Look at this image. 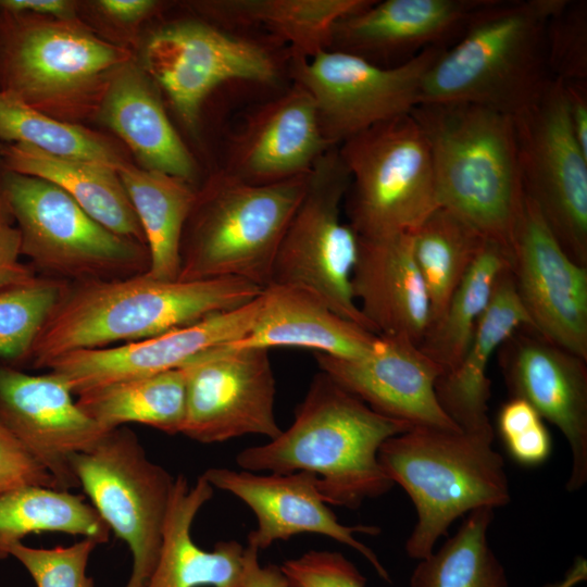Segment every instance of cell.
<instances>
[{
    "label": "cell",
    "mask_w": 587,
    "mask_h": 587,
    "mask_svg": "<svg viewBox=\"0 0 587 587\" xmlns=\"http://www.w3.org/2000/svg\"><path fill=\"white\" fill-rule=\"evenodd\" d=\"M587 579V560L577 557L565 575L555 582L546 583L541 587H575Z\"/></svg>",
    "instance_id": "681fc988"
},
{
    "label": "cell",
    "mask_w": 587,
    "mask_h": 587,
    "mask_svg": "<svg viewBox=\"0 0 587 587\" xmlns=\"http://www.w3.org/2000/svg\"><path fill=\"white\" fill-rule=\"evenodd\" d=\"M214 488L199 476L193 485L174 478L157 565L146 587H242L245 549L235 539L204 550L192 539L191 526Z\"/></svg>",
    "instance_id": "4316f807"
},
{
    "label": "cell",
    "mask_w": 587,
    "mask_h": 587,
    "mask_svg": "<svg viewBox=\"0 0 587 587\" xmlns=\"http://www.w3.org/2000/svg\"><path fill=\"white\" fill-rule=\"evenodd\" d=\"M97 120L118 137L140 167L195 185L196 161L172 125L158 87L134 60L112 78Z\"/></svg>",
    "instance_id": "d4e9b609"
},
{
    "label": "cell",
    "mask_w": 587,
    "mask_h": 587,
    "mask_svg": "<svg viewBox=\"0 0 587 587\" xmlns=\"http://www.w3.org/2000/svg\"><path fill=\"white\" fill-rule=\"evenodd\" d=\"M487 240L445 208L435 210L413 233L414 259L429 299V324L444 313Z\"/></svg>",
    "instance_id": "d590c367"
},
{
    "label": "cell",
    "mask_w": 587,
    "mask_h": 587,
    "mask_svg": "<svg viewBox=\"0 0 587 587\" xmlns=\"http://www.w3.org/2000/svg\"><path fill=\"white\" fill-rule=\"evenodd\" d=\"M314 358L322 372L379 414L412 427L461 428L436 395L441 367L407 338L377 335L370 352L357 359Z\"/></svg>",
    "instance_id": "44dd1931"
},
{
    "label": "cell",
    "mask_w": 587,
    "mask_h": 587,
    "mask_svg": "<svg viewBox=\"0 0 587 587\" xmlns=\"http://www.w3.org/2000/svg\"><path fill=\"white\" fill-rule=\"evenodd\" d=\"M0 9L64 21H79L77 4L68 0H0Z\"/></svg>",
    "instance_id": "c3c4849f"
},
{
    "label": "cell",
    "mask_w": 587,
    "mask_h": 587,
    "mask_svg": "<svg viewBox=\"0 0 587 587\" xmlns=\"http://www.w3.org/2000/svg\"><path fill=\"white\" fill-rule=\"evenodd\" d=\"M351 286L374 334L420 345L429 325L430 305L414 259L413 233L359 237Z\"/></svg>",
    "instance_id": "cb8c5ba5"
},
{
    "label": "cell",
    "mask_w": 587,
    "mask_h": 587,
    "mask_svg": "<svg viewBox=\"0 0 587 587\" xmlns=\"http://www.w3.org/2000/svg\"><path fill=\"white\" fill-rule=\"evenodd\" d=\"M93 5L107 20L121 26H135L152 15L161 4L153 0H99Z\"/></svg>",
    "instance_id": "f6af8a7d"
},
{
    "label": "cell",
    "mask_w": 587,
    "mask_h": 587,
    "mask_svg": "<svg viewBox=\"0 0 587 587\" xmlns=\"http://www.w3.org/2000/svg\"><path fill=\"white\" fill-rule=\"evenodd\" d=\"M547 65L552 78L586 82L587 4L566 0L550 18L546 33Z\"/></svg>",
    "instance_id": "f35d334b"
},
{
    "label": "cell",
    "mask_w": 587,
    "mask_h": 587,
    "mask_svg": "<svg viewBox=\"0 0 587 587\" xmlns=\"http://www.w3.org/2000/svg\"><path fill=\"white\" fill-rule=\"evenodd\" d=\"M411 427L377 413L320 371L291 425L267 444L240 450L236 463L250 472H311L327 504L355 510L392 488L378 451L388 438Z\"/></svg>",
    "instance_id": "7a4b0ae2"
},
{
    "label": "cell",
    "mask_w": 587,
    "mask_h": 587,
    "mask_svg": "<svg viewBox=\"0 0 587 587\" xmlns=\"http://www.w3.org/2000/svg\"><path fill=\"white\" fill-rule=\"evenodd\" d=\"M242 587H288L280 565H261L259 550L247 545L243 555Z\"/></svg>",
    "instance_id": "bcb514c9"
},
{
    "label": "cell",
    "mask_w": 587,
    "mask_h": 587,
    "mask_svg": "<svg viewBox=\"0 0 587 587\" xmlns=\"http://www.w3.org/2000/svg\"><path fill=\"white\" fill-rule=\"evenodd\" d=\"M0 197L21 236L22 255L70 284L125 278L148 271V247L92 218L54 184L0 167Z\"/></svg>",
    "instance_id": "ba28073f"
},
{
    "label": "cell",
    "mask_w": 587,
    "mask_h": 587,
    "mask_svg": "<svg viewBox=\"0 0 587 587\" xmlns=\"http://www.w3.org/2000/svg\"><path fill=\"white\" fill-rule=\"evenodd\" d=\"M337 148L350 176L342 209L359 237L414 233L440 208L428 143L411 113Z\"/></svg>",
    "instance_id": "9c48e42d"
},
{
    "label": "cell",
    "mask_w": 587,
    "mask_h": 587,
    "mask_svg": "<svg viewBox=\"0 0 587 587\" xmlns=\"http://www.w3.org/2000/svg\"><path fill=\"white\" fill-rule=\"evenodd\" d=\"M569 122L573 134L587 154V86L586 82H564Z\"/></svg>",
    "instance_id": "7dc6e473"
},
{
    "label": "cell",
    "mask_w": 587,
    "mask_h": 587,
    "mask_svg": "<svg viewBox=\"0 0 587 587\" xmlns=\"http://www.w3.org/2000/svg\"><path fill=\"white\" fill-rule=\"evenodd\" d=\"M28 485L58 488L51 474L0 424V495Z\"/></svg>",
    "instance_id": "7bdbcfd3"
},
{
    "label": "cell",
    "mask_w": 587,
    "mask_h": 587,
    "mask_svg": "<svg viewBox=\"0 0 587 587\" xmlns=\"http://www.w3.org/2000/svg\"><path fill=\"white\" fill-rule=\"evenodd\" d=\"M497 427L510 457L521 465L538 466L552 451L542 417L525 400L511 397L498 413Z\"/></svg>",
    "instance_id": "60d3db41"
},
{
    "label": "cell",
    "mask_w": 587,
    "mask_h": 587,
    "mask_svg": "<svg viewBox=\"0 0 587 587\" xmlns=\"http://www.w3.org/2000/svg\"><path fill=\"white\" fill-rule=\"evenodd\" d=\"M566 0H485L425 73L420 102L471 103L512 117L553 79L546 33Z\"/></svg>",
    "instance_id": "3957f363"
},
{
    "label": "cell",
    "mask_w": 587,
    "mask_h": 587,
    "mask_svg": "<svg viewBox=\"0 0 587 587\" xmlns=\"http://www.w3.org/2000/svg\"><path fill=\"white\" fill-rule=\"evenodd\" d=\"M21 255L20 232L0 197V289L26 282L36 275L21 262Z\"/></svg>",
    "instance_id": "ee69618b"
},
{
    "label": "cell",
    "mask_w": 587,
    "mask_h": 587,
    "mask_svg": "<svg viewBox=\"0 0 587 587\" xmlns=\"http://www.w3.org/2000/svg\"><path fill=\"white\" fill-rule=\"evenodd\" d=\"M310 173L266 185L249 184L225 170L209 176L197 186L185 222L178 280L235 277L267 287Z\"/></svg>",
    "instance_id": "52a82bcc"
},
{
    "label": "cell",
    "mask_w": 587,
    "mask_h": 587,
    "mask_svg": "<svg viewBox=\"0 0 587 587\" xmlns=\"http://www.w3.org/2000/svg\"><path fill=\"white\" fill-rule=\"evenodd\" d=\"M494 436V428L413 426L382 445L383 471L405 490L416 511L404 546L411 559L430 555L460 516L510 502L504 461L492 448Z\"/></svg>",
    "instance_id": "5b68a950"
},
{
    "label": "cell",
    "mask_w": 587,
    "mask_h": 587,
    "mask_svg": "<svg viewBox=\"0 0 587 587\" xmlns=\"http://www.w3.org/2000/svg\"><path fill=\"white\" fill-rule=\"evenodd\" d=\"M129 48L100 38L86 23L0 9V90L57 120H97Z\"/></svg>",
    "instance_id": "8992f818"
},
{
    "label": "cell",
    "mask_w": 587,
    "mask_h": 587,
    "mask_svg": "<svg viewBox=\"0 0 587 587\" xmlns=\"http://www.w3.org/2000/svg\"><path fill=\"white\" fill-rule=\"evenodd\" d=\"M445 48H428L390 66L325 50L311 59L290 58L289 71L313 98L324 138L338 147L376 124L411 113L425 73Z\"/></svg>",
    "instance_id": "5bb4252c"
},
{
    "label": "cell",
    "mask_w": 587,
    "mask_h": 587,
    "mask_svg": "<svg viewBox=\"0 0 587 587\" xmlns=\"http://www.w3.org/2000/svg\"><path fill=\"white\" fill-rule=\"evenodd\" d=\"M510 270L532 327L587 361V266L566 254L526 195Z\"/></svg>",
    "instance_id": "2e32d148"
},
{
    "label": "cell",
    "mask_w": 587,
    "mask_h": 587,
    "mask_svg": "<svg viewBox=\"0 0 587 587\" xmlns=\"http://www.w3.org/2000/svg\"><path fill=\"white\" fill-rule=\"evenodd\" d=\"M0 424L64 490L78 487L74 455L91 449L110 432L82 410L58 375L9 366L0 367Z\"/></svg>",
    "instance_id": "ac0fdd59"
},
{
    "label": "cell",
    "mask_w": 587,
    "mask_h": 587,
    "mask_svg": "<svg viewBox=\"0 0 587 587\" xmlns=\"http://www.w3.org/2000/svg\"><path fill=\"white\" fill-rule=\"evenodd\" d=\"M0 167L54 184L108 229L146 245L143 230L115 168L4 141L0 142Z\"/></svg>",
    "instance_id": "f1b7e54d"
},
{
    "label": "cell",
    "mask_w": 587,
    "mask_h": 587,
    "mask_svg": "<svg viewBox=\"0 0 587 587\" xmlns=\"http://www.w3.org/2000/svg\"><path fill=\"white\" fill-rule=\"evenodd\" d=\"M64 533L109 540L110 528L91 503L70 490L39 485L18 487L0 495V560L29 534Z\"/></svg>",
    "instance_id": "d6a6232c"
},
{
    "label": "cell",
    "mask_w": 587,
    "mask_h": 587,
    "mask_svg": "<svg viewBox=\"0 0 587 587\" xmlns=\"http://www.w3.org/2000/svg\"><path fill=\"white\" fill-rule=\"evenodd\" d=\"M523 188L566 254L587 266V154L569 122L564 82L513 116Z\"/></svg>",
    "instance_id": "4fadbf2b"
},
{
    "label": "cell",
    "mask_w": 587,
    "mask_h": 587,
    "mask_svg": "<svg viewBox=\"0 0 587 587\" xmlns=\"http://www.w3.org/2000/svg\"><path fill=\"white\" fill-rule=\"evenodd\" d=\"M524 326L532 327V323L517 297L509 266L499 276L461 361L452 371L440 375L435 386L441 408L462 429L492 428L487 414L490 399L487 369L501 345Z\"/></svg>",
    "instance_id": "83f0119b"
},
{
    "label": "cell",
    "mask_w": 587,
    "mask_h": 587,
    "mask_svg": "<svg viewBox=\"0 0 587 587\" xmlns=\"http://www.w3.org/2000/svg\"><path fill=\"white\" fill-rule=\"evenodd\" d=\"M99 544L84 538L71 546L33 548L23 542L10 551L28 572L36 587H95L87 566Z\"/></svg>",
    "instance_id": "ab89813d"
},
{
    "label": "cell",
    "mask_w": 587,
    "mask_h": 587,
    "mask_svg": "<svg viewBox=\"0 0 587 587\" xmlns=\"http://www.w3.org/2000/svg\"><path fill=\"white\" fill-rule=\"evenodd\" d=\"M67 283L49 276L0 289V358L26 359Z\"/></svg>",
    "instance_id": "74e56055"
},
{
    "label": "cell",
    "mask_w": 587,
    "mask_h": 587,
    "mask_svg": "<svg viewBox=\"0 0 587 587\" xmlns=\"http://www.w3.org/2000/svg\"><path fill=\"white\" fill-rule=\"evenodd\" d=\"M183 369L187 397L182 434L186 437L216 444L246 435L271 440L282 433L268 350L221 345L199 353Z\"/></svg>",
    "instance_id": "9a60e30c"
},
{
    "label": "cell",
    "mask_w": 587,
    "mask_h": 587,
    "mask_svg": "<svg viewBox=\"0 0 587 587\" xmlns=\"http://www.w3.org/2000/svg\"><path fill=\"white\" fill-rule=\"evenodd\" d=\"M140 66L192 133L205 99L218 86L234 80L268 84L280 74L278 58L265 43L197 20L154 32L143 47Z\"/></svg>",
    "instance_id": "7c38bea8"
},
{
    "label": "cell",
    "mask_w": 587,
    "mask_h": 587,
    "mask_svg": "<svg viewBox=\"0 0 587 587\" xmlns=\"http://www.w3.org/2000/svg\"><path fill=\"white\" fill-rule=\"evenodd\" d=\"M377 335L335 313L314 294L270 285L251 330L230 348L298 347L340 359H357L372 349Z\"/></svg>",
    "instance_id": "484cf974"
},
{
    "label": "cell",
    "mask_w": 587,
    "mask_h": 587,
    "mask_svg": "<svg viewBox=\"0 0 587 587\" xmlns=\"http://www.w3.org/2000/svg\"><path fill=\"white\" fill-rule=\"evenodd\" d=\"M262 291L235 277L166 282L146 273L67 283L26 359L45 369L70 352L145 340L243 307Z\"/></svg>",
    "instance_id": "6da1fadb"
},
{
    "label": "cell",
    "mask_w": 587,
    "mask_h": 587,
    "mask_svg": "<svg viewBox=\"0 0 587 587\" xmlns=\"http://www.w3.org/2000/svg\"><path fill=\"white\" fill-rule=\"evenodd\" d=\"M494 512L479 508L467 513L452 537L419 560L410 587H509L504 566L488 541Z\"/></svg>",
    "instance_id": "8d00e7d4"
},
{
    "label": "cell",
    "mask_w": 587,
    "mask_h": 587,
    "mask_svg": "<svg viewBox=\"0 0 587 587\" xmlns=\"http://www.w3.org/2000/svg\"><path fill=\"white\" fill-rule=\"evenodd\" d=\"M411 114L428 143L440 208L511 254L525 199L513 117L471 103H422Z\"/></svg>",
    "instance_id": "277c9868"
},
{
    "label": "cell",
    "mask_w": 587,
    "mask_h": 587,
    "mask_svg": "<svg viewBox=\"0 0 587 587\" xmlns=\"http://www.w3.org/2000/svg\"><path fill=\"white\" fill-rule=\"evenodd\" d=\"M288 587H365L366 578L342 553L310 550L282 565Z\"/></svg>",
    "instance_id": "b9f144b4"
},
{
    "label": "cell",
    "mask_w": 587,
    "mask_h": 587,
    "mask_svg": "<svg viewBox=\"0 0 587 587\" xmlns=\"http://www.w3.org/2000/svg\"><path fill=\"white\" fill-rule=\"evenodd\" d=\"M118 175L145 234L150 255L146 274L159 280H177L180 239L197 186L135 163L120 170Z\"/></svg>",
    "instance_id": "4dcf8cb0"
},
{
    "label": "cell",
    "mask_w": 587,
    "mask_h": 587,
    "mask_svg": "<svg viewBox=\"0 0 587 587\" xmlns=\"http://www.w3.org/2000/svg\"><path fill=\"white\" fill-rule=\"evenodd\" d=\"M349 183L338 148L328 149L313 166L304 196L280 240L270 285L305 289L339 316L373 333L351 286L359 236L341 220Z\"/></svg>",
    "instance_id": "30bf717a"
},
{
    "label": "cell",
    "mask_w": 587,
    "mask_h": 587,
    "mask_svg": "<svg viewBox=\"0 0 587 587\" xmlns=\"http://www.w3.org/2000/svg\"><path fill=\"white\" fill-rule=\"evenodd\" d=\"M261 305L262 294L238 309L145 340L63 354L45 369L62 378L75 396L120 380L179 369L205 350L245 337Z\"/></svg>",
    "instance_id": "d6986e66"
},
{
    "label": "cell",
    "mask_w": 587,
    "mask_h": 587,
    "mask_svg": "<svg viewBox=\"0 0 587 587\" xmlns=\"http://www.w3.org/2000/svg\"><path fill=\"white\" fill-rule=\"evenodd\" d=\"M0 139L62 158L104 164L117 172L134 163L127 148L116 138L51 117L1 90Z\"/></svg>",
    "instance_id": "e575fe53"
},
{
    "label": "cell",
    "mask_w": 587,
    "mask_h": 587,
    "mask_svg": "<svg viewBox=\"0 0 587 587\" xmlns=\"http://www.w3.org/2000/svg\"><path fill=\"white\" fill-rule=\"evenodd\" d=\"M330 148L313 98L294 83L247 118L230 142L223 170L249 184L279 183L309 174Z\"/></svg>",
    "instance_id": "7402d4cb"
},
{
    "label": "cell",
    "mask_w": 587,
    "mask_h": 587,
    "mask_svg": "<svg viewBox=\"0 0 587 587\" xmlns=\"http://www.w3.org/2000/svg\"><path fill=\"white\" fill-rule=\"evenodd\" d=\"M509 266V251L487 240L444 313L427 327L419 348L441 367L442 374L452 371L461 361L499 276Z\"/></svg>",
    "instance_id": "836d02e7"
},
{
    "label": "cell",
    "mask_w": 587,
    "mask_h": 587,
    "mask_svg": "<svg viewBox=\"0 0 587 587\" xmlns=\"http://www.w3.org/2000/svg\"><path fill=\"white\" fill-rule=\"evenodd\" d=\"M372 0H217L197 7L227 26L262 27L288 45L290 58L311 59L329 50L333 30L345 16Z\"/></svg>",
    "instance_id": "f546056e"
},
{
    "label": "cell",
    "mask_w": 587,
    "mask_h": 587,
    "mask_svg": "<svg viewBox=\"0 0 587 587\" xmlns=\"http://www.w3.org/2000/svg\"><path fill=\"white\" fill-rule=\"evenodd\" d=\"M72 469L91 505L130 550L132 572L124 587H146L159 559L175 477L152 462L124 426L74 455Z\"/></svg>",
    "instance_id": "8fae6325"
},
{
    "label": "cell",
    "mask_w": 587,
    "mask_h": 587,
    "mask_svg": "<svg viewBox=\"0 0 587 587\" xmlns=\"http://www.w3.org/2000/svg\"><path fill=\"white\" fill-rule=\"evenodd\" d=\"M498 353L511 397L528 402L566 439L572 465L565 488L582 489L587 482V361L530 326L512 334Z\"/></svg>",
    "instance_id": "e0dca14e"
},
{
    "label": "cell",
    "mask_w": 587,
    "mask_h": 587,
    "mask_svg": "<svg viewBox=\"0 0 587 587\" xmlns=\"http://www.w3.org/2000/svg\"><path fill=\"white\" fill-rule=\"evenodd\" d=\"M484 2L372 0L336 24L329 50L355 54L376 64L399 57L407 61L428 48L451 45Z\"/></svg>",
    "instance_id": "603a6c76"
},
{
    "label": "cell",
    "mask_w": 587,
    "mask_h": 587,
    "mask_svg": "<svg viewBox=\"0 0 587 587\" xmlns=\"http://www.w3.org/2000/svg\"><path fill=\"white\" fill-rule=\"evenodd\" d=\"M186 397V374L179 367L93 388L76 401L105 429L138 423L176 435L185 424Z\"/></svg>",
    "instance_id": "1f68e13d"
},
{
    "label": "cell",
    "mask_w": 587,
    "mask_h": 587,
    "mask_svg": "<svg viewBox=\"0 0 587 587\" xmlns=\"http://www.w3.org/2000/svg\"><path fill=\"white\" fill-rule=\"evenodd\" d=\"M202 475L213 488L234 495L254 513L257 527L248 534L249 546L260 551L298 534L323 535L361 553L379 577L391 582L376 553L355 538V534L377 535L380 528L341 524L322 499L313 473L299 471L260 475L245 470L211 467Z\"/></svg>",
    "instance_id": "ffe728a7"
}]
</instances>
